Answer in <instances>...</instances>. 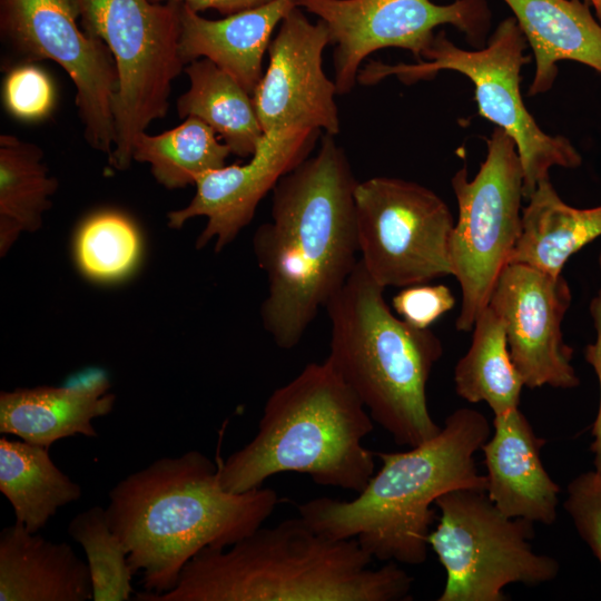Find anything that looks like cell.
Listing matches in <instances>:
<instances>
[{
  "label": "cell",
  "mask_w": 601,
  "mask_h": 601,
  "mask_svg": "<svg viewBox=\"0 0 601 601\" xmlns=\"http://www.w3.org/2000/svg\"><path fill=\"white\" fill-rule=\"evenodd\" d=\"M357 183L344 148L325 134L272 190L270 220L256 229L253 250L268 284L262 325L282 349L299 344L359 260Z\"/></svg>",
  "instance_id": "1"
},
{
  "label": "cell",
  "mask_w": 601,
  "mask_h": 601,
  "mask_svg": "<svg viewBox=\"0 0 601 601\" xmlns=\"http://www.w3.org/2000/svg\"><path fill=\"white\" fill-rule=\"evenodd\" d=\"M374 559L352 539L314 529L300 515L259 526L225 549L206 548L181 569L173 589L138 601H402L413 577Z\"/></svg>",
  "instance_id": "2"
},
{
  "label": "cell",
  "mask_w": 601,
  "mask_h": 601,
  "mask_svg": "<svg viewBox=\"0 0 601 601\" xmlns=\"http://www.w3.org/2000/svg\"><path fill=\"white\" fill-rule=\"evenodd\" d=\"M107 519L146 592L173 589L184 565L206 548L225 549L274 512L270 487L228 492L218 465L191 450L128 474L108 493Z\"/></svg>",
  "instance_id": "3"
},
{
  "label": "cell",
  "mask_w": 601,
  "mask_h": 601,
  "mask_svg": "<svg viewBox=\"0 0 601 601\" xmlns=\"http://www.w3.org/2000/svg\"><path fill=\"white\" fill-rule=\"evenodd\" d=\"M490 435L482 413L459 408L428 441L405 452H376L382 466L355 499L315 497L297 506L298 515L326 535L356 539L374 560L421 564L436 499L455 489L486 490L474 454Z\"/></svg>",
  "instance_id": "4"
},
{
  "label": "cell",
  "mask_w": 601,
  "mask_h": 601,
  "mask_svg": "<svg viewBox=\"0 0 601 601\" xmlns=\"http://www.w3.org/2000/svg\"><path fill=\"white\" fill-rule=\"evenodd\" d=\"M373 428L368 411L331 362L309 363L272 392L253 440L218 462L219 483L244 493L295 472L359 493L375 473V453L363 444Z\"/></svg>",
  "instance_id": "5"
},
{
  "label": "cell",
  "mask_w": 601,
  "mask_h": 601,
  "mask_svg": "<svg viewBox=\"0 0 601 601\" xmlns=\"http://www.w3.org/2000/svg\"><path fill=\"white\" fill-rule=\"evenodd\" d=\"M358 260L325 309L331 322L327 359L395 443L417 446L442 428L427 405L426 386L443 354L430 328L395 316Z\"/></svg>",
  "instance_id": "6"
},
{
  "label": "cell",
  "mask_w": 601,
  "mask_h": 601,
  "mask_svg": "<svg viewBox=\"0 0 601 601\" xmlns=\"http://www.w3.org/2000/svg\"><path fill=\"white\" fill-rule=\"evenodd\" d=\"M528 41L514 17L504 19L475 50L460 48L444 31L435 33L416 63L388 65L376 60L361 68L357 81L373 86L387 77L405 85L434 78L440 71H456L474 85L479 114L503 129L514 141L523 170V196L529 198L553 167L578 168L582 157L564 136L543 131L524 105L520 90L521 69L530 61Z\"/></svg>",
  "instance_id": "7"
},
{
  "label": "cell",
  "mask_w": 601,
  "mask_h": 601,
  "mask_svg": "<svg viewBox=\"0 0 601 601\" xmlns=\"http://www.w3.org/2000/svg\"><path fill=\"white\" fill-rule=\"evenodd\" d=\"M83 29L109 48L118 72L116 141L109 164L129 168L134 142L166 116L171 85L185 69L180 3L151 0H77Z\"/></svg>",
  "instance_id": "8"
},
{
  "label": "cell",
  "mask_w": 601,
  "mask_h": 601,
  "mask_svg": "<svg viewBox=\"0 0 601 601\" xmlns=\"http://www.w3.org/2000/svg\"><path fill=\"white\" fill-rule=\"evenodd\" d=\"M435 506L440 519L428 545L446 571L439 601H504L510 583L534 587L556 578L559 562L532 549L533 522L506 516L484 490H452Z\"/></svg>",
  "instance_id": "9"
},
{
  "label": "cell",
  "mask_w": 601,
  "mask_h": 601,
  "mask_svg": "<svg viewBox=\"0 0 601 601\" xmlns=\"http://www.w3.org/2000/svg\"><path fill=\"white\" fill-rule=\"evenodd\" d=\"M451 185L459 215L450 263L462 292L455 326L470 332L489 305L522 231L523 170L513 139L496 127L486 139V157L476 175L470 179L463 166Z\"/></svg>",
  "instance_id": "10"
},
{
  "label": "cell",
  "mask_w": 601,
  "mask_h": 601,
  "mask_svg": "<svg viewBox=\"0 0 601 601\" xmlns=\"http://www.w3.org/2000/svg\"><path fill=\"white\" fill-rule=\"evenodd\" d=\"M354 198L359 262L378 285L403 288L452 275L455 223L436 193L378 176L358 181Z\"/></svg>",
  "instance_id": "11"
},
{
  "label": "cell",
  "mask_w": 601,
  "mask_h": 601,
  "mask_svg": "<svg viewBox=\"0 0 601 601\" xmlns=\"http://www.w3.org/2000/svg\"><path fill=\"white\" fill-rule=\"evenodd\" d=\"M77 0H1V33L21 62L51 60L71 78L89 146L108 157L116 141L118 72L107 45L81 30Z\"/></svg>",
  "instance_id": "12"
},
{
  "label": "cell",
  "mask_w": 601,
  "mask_h": 601,
  "mask_svg": "<svg viewBox=\"0 0 601 601\" xmlns=\"http://www.w3.org/2000/svg\"><path fill=\"white\" fill-rule=\"evenodd\" d=\"M303 10L326 23L334 46L333 68L337 95H347L357 81L362 61L384 48L412 52L417 61L434 39V30L450 24L476 47L490 28L485 0H296Z\"/></svg>",
  "instance_id": "13"
},
{
  "label": "cell",
  "mask_w": 601,
  "mask_h": 601,
  "mask_svg": "<svg viewBox=\"0 0 601 601\" xmlns=\"http://www.w3.org/2000/svg\"><path fill=\"white\" fill-rule=\"evenodd\" d=\"M572 300L563 275L511 263L500 274L489 306L501 318L510 355L524 386L570 390L580 385L562 322Z\"/></svg>",
  "instance_id": "14"
},
{
  "label": "cell",
  "mask_w": 601,
  "mask_h": 601,
  "mask_svg": "<svg viewBox=\"0 0 601 601\" xmlns=\"http://www.w3.org/2000/svg\"><path fill=\"white\" fill-rule=\"evenodd\" d=\"M331 45L325 22H311L296 6L280 21L268 46V66L252 95L265 132L300 128L339 132L337 89L323 70Z\"/></svg>",
  "instance_id": "15"
},
{
  "label": "cell",
  "mask_w": 601,
  "mask_h": 601,
  "mask_svg": "<svg viewBox=\"0 0 601 601\" xmlns=\"http://www.w3.org/2000/svg\"><path fill=\"white\" fill-rule=\"evenodd\" d=\"M319 132L300 128L265 132L246 164L225 165L199 176L190 203L168 214L169 227L178 229L204 216L207 223L196 247L215 240V252H220L252 221L258 204L277 181L311 156Z\"/></svg>",
  "instance_id": "16"
},
{
  "label": "cell",
  "mask_w": 601,
  "mask_h": 601,
  "mask_svg": "<svg viewBox=\"0 0 601 601\" xmlns=\"http://www.w3.org/2000/svg\"><path fill=\"white\" fill-rule=\"evenodd\" d=\"M493 427L482 446L487 496L509 518L551 525L560 487L541 461L545 440L534 433L519 407L494 415Z\"/></svg>",
  "instance_id": "17"
},
{
  "label": "cell",
  "mask_w": 601,
  "mask_h": 601,
  "mask_svg": "<svg viewBox=\"0 0 601 601\" xmlns=\"http://www.w3.org/2000/svg\"><path fill=\"white\" fill-rule=\"evenodd\" d=\"M104 373L66 386H37L0 393V433L50 447L55 442L82 435L97 437L95 418L108 415L116 395Z\"/></svg>",
  "instance_id": "18"
},
{
  "label": "cell",
  "mask_w": 601,
  "mask_h": 601,
  "mask_svg": "<svg viewBox=\"0 0 601 601\" xmlns=\"http://www.w3.org/2000/svg\"><path fill=\"white\" fill-rule=\"evenodd\" d=\"M296 6V0H272L210 20L180 3L179 49L185 66L200 58L209 59L253 95L264 73L263 58L272 35Z\"/></svg>",
  "instance_id": "19"
},
{
  "label": "cell",
  "mask_w": 601,
  "mask_h": 601,
  "mask_svg": "<svg viewBox=\"0 0 601 601\" xmlns=\"http://www.w3.org/2000/svg\"><path fill=\"white\" fill-rule=\"evenodd\" d=\"M87 561L66 542H52L17 521L0 532V601H87Z\"/></svg>",
  "instance_id": "20"
},
{
  "label": "cell",
  "mask_w": 601,
  "mask_h": 601,
  "mask_svg": "<svg viewBox=\"0 0 601 601\" xmlns=\"http://www.w3.org/2000/svg\"><path fill=\"white\" fill-rule=\"evenodd\" d=\"M513 12L535 60L528 95L549 91L556 63L572 60L601 75V23L580 0H503Z\"/></svg>",
  "instance_id": "21"
},
{
  "label": "cell",
  "mask_w": 601,
  "mask_h": 601,
  "mask_svg": "<svg viewBox=\"0 0 601 601\" xmlns=\"http://www.w3.org/2000/svg\"><path fill=\"white\" fill-rule=\"evenodd\" d=\"M522 209V231L510 262L561 275L566 260L601 236V205L575 208L549 179L541 180Z\"/></svg>",
  "instance_id": "22"
},
{
  "label": "cell",
  "mask_w": 601,
  "mask_h": 601,
  "mask_svg": "<svg viewBox=\"0 0 601 601\" xmlns=\"http://www.w3.org/2000/svg\"><path fill=\"white\" fill-rule=\"evenodd\" d=\"M0 492L10 502L14 521L32 533L82 494L80 485L55 464L49 447L7 436L0 439Z\"/></svg>",
  "instance_id": "23"
},
{
  "label": "cell",
  "mask_w": 601,
  "mask_h": 601,
  "mask_svg": "<svg viewBox=\"0 0 601 601\" xmlns=\"http://www.w3.org/2000/svg\"><path fill=\"white\" fill-rule=\"evenodd\" d=\"M184 71L189 88L177 100L179 117L200 119L215 130L231 154L250 158L264 136L252 95L209 59L194 60Z\"/></svg>",
  "instance_id": "24"
},
{
  "label": "cell",
  "mask_w": 601,
  "mask_h": 601,
  "mask_svg": "<svg viewBox=\"0 0 601 601\" xmlns=\"http://www.w3.org/2000/svg\"><path fill=\"white\" fill-rule=\"evenodd\" d=\"M58 181L49 175L41 148L14 135L0 136V255L21 233L41 227Z\"/></svg>",
  "instance_id": "25"
},
{
  "label": "cell",
  "mask_w": 601,
  "mask_h": 601,
  "mask_svg": "<svg viewBox=\"0 0 601 601\" xmlns=\"http://www.w3.org/2000/svg\"><path fill=\"white\" fill-rule=\"evenodd\" d=\"M469 351L454 368L459 396L485 402L494 415L519 407L523 381L514 366L501 318L487 305L476 317Z\"/></svg>",
  "instance_id": "26"
},
{
  "label": "cell",
  "mask_w": 601,
  "mask_h": 601,
  "mask_svg": "<svg viewBox=\"0 0 601 601\" xmlns=\"http://www.w3.org/2000/svg\"><path fill=\"white\" fill-rule=\"evenodd\" d=\"M230 154L215 130L195 117L158 135L144 131L132 148L134 160L149 164L155 179L168 189L195 185L203 174L224 167Z\"/></svg>",
  "instance_id": "27"
},
{
  "label": "cell",
  "mask_w": 601,
  "mask_h": 601,
  "mask_svg": "<svg viewBox=\"0 0 601 601\" xmlns=\"http://www.w3.org/2000/svg\"><path fill=\"white\" fill-rule=\"evenodd\" d=\"M67 532L85 551L92 600H130L134 572L124 545L109 526L106 509L93 505L78 513L69 522Z\"/></svg>",
  "instance_id": "28"
},
{
  "label": "cell",
  "mask_w": 601,
  "mask_h": 601,
  "mask_svg": "<svg viewBox=\"0 0 601 601\" xmlns=\"http://www.w3.org/2000/svg\"><path fill=\"white\" fill-rule=\"evenodd\" d=\"M76 259L85 275L114 280L128 274L140 254V237L134 221L117 210H100L80 226Z\"/></svg>",
  "instance_id": "29"
},
{
  "label": "cell",
  "mask_w": 601,
  "mask_h": 601,
  "mask_svg": "<svg viewBox=\"0 0 601 601\" xmlns=\"http://www.w3.org/2000/svg\"><path fill=\"white\" fill-rule=\"evenodd\" d=\"M3 105L21 121H40L49 117L56 104V89L50 76L35 62L11 67L3 80Z\"/></svg>",
  "instance_id": "30"
},
{
  "label": "cell",
  "mask_w": 601,
  "mask_h": 601,
  "mask_svg": "<svg viewBox=\"0 0 601 601\" xmlns=\"http://www.w3.org/2000/svg\"><path fill=\"white\" fill-rule=\"evenodd\" d=\"M563 508L601 564V483L594 471L581 473L570 481Z\"/></svg>",
  "instance_id": "31"
},
{
  "label": "cell",
  "mask_w": 601,
  "mask_h": 601,
  "mask_svg": "<svg viewBox=\"0 0 601 601\" xmlns=\"http://www.w3.org/2000/svg\"><path fill=\"white\" fill-rule=\"evenodd\" d=\"M455 305L451 289L443 285L417 284L403 287L392 299L396 314L417 328H428Z\"/></svg>",
  "instance_id": "32"
},
{
  "label": "cell",
  "mask_w": 601,
  "mask_h": 601,
  "mask_svg": "<svg viewBox=\"0 0 601 601\" xmlns=\"http://www.w3.org/2000/svg\"><path fill=\"white\" fill-rule=\"evenodd\" d=\"M599 266L601 269V253L599 255ZM589 312L595 331V339L589 343L584 348V358L592 366L600 386V403L598 414L592 424L591 452L593 453L594 474L601 483V287L597 295L591 299Z\"/></svg>",
  "instance_id": "33"
},
{
  "label": "cell",
  "mask_w": 601,
  "mask_h": 601,
  "mask_svg": "<svg viewBox=\"0 0 601 601\" xmlns=\"http://www.w3.org/2000/svg\"><path fill=\"white\" fill-rule=\"evenodd\" d=\"M155 2L174 1L186 3L193 10L199 12L207 9H215L224 16H230L244 10L256 8L272 0H151Z\"/></svg>",
  "instance_id": "34"
},
{
  "label": "cell",
  "mask_w": 601,
  "mask_h": 601,
  "mask_svg": "<svg viewBox=\"0 0 601 601\" xmlns=\"http://www.w3.org/2000/svg\"><path fill=\"white\" fill-rule=\"evenodd\" d=\"M589 1L592 3L597 13V18L599 22L601 23V0H589Z\"/></svg>",
  "instance_id": "35"
}]
</instances>
